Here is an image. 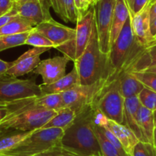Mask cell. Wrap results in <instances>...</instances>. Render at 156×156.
<instances>
[{"mask_svg": "<svg viewBox=\"0 0 156 156\" xmlns=\"http://www.w3.org/2000/svg\"><path fill=\"white\" fill-rule=\"evenodd\" d=\"M95 118L96 108L93 103L80 109L64 131L60 145L82 156H103L94 129Z\"/></svg>", "mask_w": 156, "mask_h": 156, "instance_id": "6da1fadb", "label": "cell"}, {"mask_svg": "<svg viewBox=\"0 0 156 156\" xmlns=\"http://www.w3.org/2000/svg\"><path fill=\"white\" fill-rule=\"evenodd\" d=\"M74 62L80 85H91L103 78H108V55L100 49L95 22L87 46Z\"/></svg>", "mask_w": 156, "mask_h": 156, "instance_id": "7a4b0ae2", "label": "cell"}, {"mask_svg": "<svg viewBox=\"0 0 156 156\" xmlns=\"http://www.w3.org/2000/svg\"><path fill=\"white\" fill-rule=\"evenodd\" d=\"M136 41L132 28L131 16L127 19L120 34L108 55V77H115L125 69L129 61L142 48Z\"/></svg>", "mask_w": 156, "mask_h": 156, "instance_id": "3957f363", "label": "cell"}, {"mask_svg": "<svg viewBox=\"0 0 156 156\" xmlns=\"http://www.w3.org/2000/svg\"><path fill=\"white\" fill-rule=\"evenodd\" d=\"M92 103L97 110L107 119L123 124L125 98L121 94L119 76L109 77Z\"/></svg>", "mask_w": 156, "mask_h": 156, "instance_id": "277c9868", "label": "cell"}, {"mask_svg": "<svg viewBox=\"0 0 156 156\" xmlns=\"http://www.w3.org/2000/svg\"><path fill=\"white\" fill-rule=\"evenodd\" d=\"M64 130L59 128H41L31 132L16 146L3 154L14 156H34L61 143Z\"/></svg>", "mask_w": 156, "mask_h": 156, "instance_id": "5b68a950", "label": "cell"}, {"mask_svg": "<svg viewBox=\"0 0 156 156\" xmlns=\"http://www.w3.org/2000/svg\"><path fill=\"white\" fill-rule=\"evenodd\" d=\"M55 110L38 108L9 114L0 122V131L16 129L30 132L42 128L52 117L56 115Z\"/></svg>", "mask_w": 156, "mask_h": 156, "instance_id": "8992f818", "label": "cell"}, {"mask_svg": "<svg viewBox=\"0 0 156 156\" xmlns=\"http://www.w3.org/2000/svg\"><path fill=\"white\" fill-rule=\"evenodd\" d=\"M95 22L94 5L87 11L77 16L76 25V36L70 42L57 48L64 55L68 57L70 61H76L84 51L90 38L93 26Z\"/></svg>", "mask_w": 156, "mask_h": 156, "instance_id": "52a82bcc", "label": "cell"}, {"mask_svg": "<svg viewBox=\"0 0 156 156\" xmlns=\"http://www.w3.org/2000/svg\"><path fill=\"white\" fill-rule=\"evenodd\" d=\"M41 86L34 79L20 80L5 74L0 78V103L7 104L27 97L41 96Z\"/></svg>", "mask_w": 156, "mask_h": 156, "instance_id": "ba28073f", "label": "cell"}, {"mask_svg": "<svg viewBox=\"0 0 156 156\" xmlns=\"http://www.w3.org/2000/svg\"><path fill=\"white\" fill-rule=\"evenodd\" d=\"M116 0H98L94 5L95 25L100 49L103 55L110 51V31Z\"/></svg>", "mask_w": 156, "mask_h": 156, "instance_id": "9c48e42d", "label": "cell"}, {"mask_svg": "<svg viewBox=\"0 0 156 156\" xmlns=\"http://www.w3.org/2000/svg\"><path fill=\"white\" fill-rule=\"evenodd\" d=\"M108 79L109 77L103 78L91 85L78 84L72 89L62 93L64 106L73 109L76 113L80 109L92 103L96 94Z\"/></svg>", "mask_w": 156, "mask_h": 156, "instance_id": "30bf717a", "label": "cell"}, {"mask_svg": "<svg viewBox=\"0 0 156 156\" xmlns=\"http://www.w3.org/2000/svg\"><path fill=\"white\" fill-rule=\"evenodd\" d=\"M13 7L21 18L25 19L34 27L52 19L49 11L51 7L49 1L31 0L19 4L14 2Z\"/></svg>", "mask_w": 156, "mask_h": 156, "instance_id": "8fae6325", "label": "cell"}, {"mask_svg": "<svg viewBox=\"0 0 156 156\" xmlns=\"http://www.w3.org/2000/svg\"><path fill=\"white\" fill-rule=\"evenodd\" d=\"M69 61V58L65 55L43 60L33 70V73L41 76L42 85H50L66 74V68Z\"/></svg>", "mask_w": 156, "mask_h": 156, "instance_id": "7c38bea8", "label": "cell"}, {"mask_svg": "<svg viewBox=\"0 0 156 156\" xmlns=\"http://www.w3.org/2000/svg\"><path fill=\"white\" fill-rule=\"evenodd\" d=\"M34 28L53 42L55 48L70 42L76 36L75 28H69L58 23L53 19L43 22Z\"/></svg>", "mask_w": 156, "mask_h": 156, "instance_id": "4fadbf2b", "label": "cell"}, {"mask_svg": "<svg viewBox=\"0 0 156 156\" xmlns=\"http://www.w3.org/2000/svg\"><path fill=\"white\" fill-rule=\"evenodd\" d=\"M49 48H33L22 54L17 60L12 62V65L5 74L8 76L19 77L32 72L41 62L40 56L47 51Z\"/></svg>", "mask_w": 156, "mask_h": 156, "instance_id": "5bb4252c", "label": "cell"}, {"mask_svg": "<svg viewBox=\"0 0 156 156\" xmlns=\"http://www.w3.org/2000/svg\"><path fill=\"white\" fill-rule=\"evenodd\" d=\"M96 122L112 132L114 136L119 139L129 155L132 156L133 148L135 145L138 143L139 139L128 127L126 126L125 125L118 123L115 121L107 119L103 114L97 111V109H96Z\"/></svg>", "mask_w": 156, "mask_h": 156, "instance_id": "9a60e30c", "label": "cell"}, {"mask_svg": "<svg viewBox=\"0 0 156 156\" xmlns=\"http://www.w3.org/2000/svg\"><path fill=\"white\" fill-rule=\"evenodd\" d=\"M151 3H149L143 10L138 14L131 16L132 28L135 38L138 44L145 47L154 40L151 33V19H150V8Z\"/></svg>", "mask_w": 156, "mask_h": 156, "instance_id": "2e32d148", "label": "cell"}, {"mask_svg": "<svg viewBox=\"0 0 156 156\" xmlns=\"http://www.w3.org/2000/svg\"><path fill=\"white\" fill-rule=\"evenodd\" d=\"M156 65V39L143 47L127 64L122 71L139 72ZM122 72V71H121Z\"/></svg>", "mask_w": 156, "mask_h": 156, "instance_id": "e0dca14e", "label": "cell"}, {"mask_svg": "<svg viewBox=\"0 0 156 156\" xmlns=\"http://www.w3.org/2000/svg\"><path fill=\"white\" fill-rule=\"evenodd\" d=\"M141 103L138 97L125 99L124 103V122L122 125L128 127L137 137L139 141L148 142L139 126L137 120V113Z\"/></svg>", "mask_w": 156, "mask_h": 156, "instance_id": "ac0fdd59", "label": "cell"}, {"mask_svg": "<svg viewBox=\"0 0 156 156\" xmlns=\"http://www.w3.org/2000/svg\"><path fill=\"white\" fill-rule=\"evenodd\" d=\"M129 9L126 0H116L114 7L112 16V27L110 31V48L115 41L119 34H120L124 25L129 17Z\"/></svg>", "mask_w": 156, "mask_h": 156, "instance_id": "d6986e66", "label": "cell"}, {"mask_svg": "<svg viewBox=\"0 0 156 156\" xmlns=\"http://www.w3.org/2000/svg\"><path fill=\"white\" fill-rule=\"evenodd\" d=\"M80 84V79L77 70L73 67L71 71L67 74L64 75L60 80L50 85H40L41 86V94H62L65 91L72 89L76 85Z\"/></svg>", "mask_w": 156, "mask_h": 156, "instance_id": "ffe728a7", "label": "cell"}, {"mask_svg": "<svg viewBox=\"0 0 156 156\" xmlns=\"http://www.w3.org/2000/svg\"><path fill=\"white\" fill-rule=\"evenodd\" d=\"M119 80L121 94L125 99L138 97L145 87L131 72H121L119 75Z\"/></svg>", "mask_w": 156, "mask_h": 156, "instance_id": "44dd1931", "label": "cell"}, {"mask_svg": "<svg viewBox=\"0 0 156 156\" xmlns=\"http://www.w3.org/2000/svg\"><path fill=\"white\" fill-rule=\"evenodd\" d=\"M31 132L33 131L25 132L16 129L0 131V153H5L11 150L25 139Z\"/></svg>", "mask_w": 156, "mask_h": 156, "instance_id": "7402d4cb", "label": "cell"}, {"mask_svg": "<svg viewBox=\"0 0 156 156\" xmlns=\"http://www.w3.org/2000/svg\"><path fill=\"white\" fill-rule=\"evenodd\" d=\"M76 112L68 107H64L57 111L56 115L42 127V128H59L65 130L74 120Z\"/></svg>", "mask_w": 156, "mask_h": 156, "instance_id": "603a6c76", "label": "cell"}, {"mask_svg": "<svg viewBox=\"0 0 156 156\" xmlns=\"http://www.w3.org/2000/svg\"><path fill=\"white\" fill-rule=\"evenodd\" d=\"M137 120L139 126L142 129L147 141L149 143L153 142V132L154 129V122L153 112L142 105L137 113Z\"/></svg>", "mask_w": 156, "mask_h": 156, "instance_id": "cb8c5ba5", "label": "cell"}, {"mask_svg": "<svg viewBox=\"0 0 156 156\" xmlns=\"http://www.w3.org/2000/svg\"><path fill=\"white\" fill-rule=\"evenodd\" d=\"M33 28L34 26H32L25 19L19 16L4 25L3 27L0 28V35H10L29 32Z\"/></svg>", "mask_w": 156, "mask_h": 156, "instance_id": "d4e9b609", "label": "cell"}, {"mask_svg": "<svg viewBox=\"0 0 156 156\" xmlns=\"http://www.w3.org/2000/svg\"><path fill=\"white\" fill-rule=\"evenodd\" d=\"M94 129H95V133L97 135V139H98L99 145H100L103 156H124L108 140L107 138L105 136L102 131L101 126L96 122V119Z\"/></svg>", "mask_w": 156, "mask_h": 156, "instance_id": "484cf974", "label": "cell"}, {"mask_svg": "<svg viewBox=\"0 0 156 156\" xmlns=\"http://www.w3.org/2000/svg\"><path fill=\"white\" fill-rule=\"evenodd\" d=\"M29 32L10 35H0V51L25 44Z\"/></svg>", "mask_w": 156, "mask_h": 156, "instance_id": "4316f807", "label": "cell"}, {"mask_svg": "<svg viewBox=\"0 0 156 156\" xmlns=\"http://www.w3.org/2000/svg\"><path fill=\"white\" fill-rule=\"evenodd\" d=\"M25 44L34 46L36 48H55V45L48 37L43 35L41 33L36 31L34 28L29 31L25 41Z\"/></svg>", "mask_w": 156, "mask_h": 156, "instance_id": "83f0119b", "label": "cell"}, {"mask_svg": "<svg viewBox=\"0 0 156 156\" xmlns=\"http://www.w3.org/2000/svg\"><path fill=\"white\" fill-rule=\"evenodd\" d=\"M141 105L151 111L156 109V92L144 87L138 96Z\"/></svg>", "mask_w": 156, "mask_h": 156, "instance_id": "f1b7e54d", "label": "cell"}, {"mask_svg": "<svg viewBox=\"0 0 156 156\" xmlns=\"http://www.w3.org/2000/svg\"><path fill=\"white\" fill-rule=\"evenodd\" d=\"M145 87L156 92V74L147 71L131 72Z\"/></svg>", "mask_w": 156, "mask_h": 156, "instance_id": "f546056e", "label": "cell"}, {"mask_svg": "<svg viewBox=\"0 0 156 156\" xmlns=\"http://www.w3.org/2000/svg\"><path fill=\"white\" fill-rule=\"evenodd\" d=\"M132 156H156V148L153 144L139 141L133 148Z\"/></svg>", "mask_w": 156, "mask_h": 156, "instance_id": "4dcf8cb0", "label": "cell"}, {"mask_svg": "<svg viewBox=\"0 0 156 156\" xmlns=\"http://www.w3.org/2000/svg\"><path fill=\"white\" fill-rule=\"evenodd\" d=\"M34 156H82L76 154L73 151H70L67 148H64L62 145H57L51 147L49 149L46 150L44 152L37 154Z\"/></svg>", "mask_w": 156, "mask_h": 156, "instance_id": "1f68e13d", "label": "cell"}, {"mask_svg": "<svg viewBox=\"0 0 156 156\" xmlns=\"http://www.w3.org/2000/svg\"><path fill=\"white\" fill-rule=\"evenodd\" d=\"M65 9L66 16L69 22H76L77 20V9L76 7L74 0H63Z\"/></svg>", "mask_w": 156, "mask_h": 156, "instance_id": "d6a6232c", "label": "cell"}, {"mask_svg": "<svg viewBox=\"0 0 156 156\" xmlns=\"http://www.w3.org/2000/svg\"><path fill=\"white\" fill-rule=\"evenodd\" d=\"M99 125H100V124H99ZM100 126H101L102 131H103V134L105 135V136L107 138L108 140H109V142H110L111 143H112V145H113L114 146L117 148V149L119 150V152H120L121 154H123L124 156H129L128 154V153L126 151V150L124 149L123 146H122V145L121 144V142L119 141V139H117V138L114 136L113 133H112V132L109 131V130L108 129H106V127L103 126H102V125H100Z\"/></svg>", "mask_w": 156, "mask_h": 156, "instance_id": "836d02e7", "label": "cell"}, {"mask_svg": "<svg viewBox=\"0 0 156 156\" xmlns=\"http://www.w3.org/2000/svg\"><path fill=\"white\" fill-rule=\"evenodd\" d=\"M50 3L51 8L61 17V19L64 22H68L69 21L66 16L65 9H64V1L63 0H50Z\"/></svg>", "mask_w": 156, "mask_h": 156, "instance_id": "e575fe53", "label": "cell"}, {"mask_svg": "<svg viewBox=\"0 0 156 156\" xmlns=\"http://www.w3.org/2000/svg\"><path fill=\"white\" fill-rule=\"evenodd\" d=\"M151 3V0H134L131 11L129 12L132 16L138 14L143 10L147 5Z\"/></svg>", "mask_w": 156, "mask_h": 156, "instance_id": "d590c367", "label": "cell"}, {"mask_svg": "<svg viewBox=\"0 0 156 156\" xmlns=\"http://www.w3.org/2000/svg\"><path fill=\"white\" fill-rule=\"evenodd\" d=\"M18 17H19V14H18L17 11H16L14 9V7H13L9 12H7L6 14L3 15V16H2L0 17V28L3 27L4 25H5L6 24H8L9 22L14 20L15 19H16V18Z\"/></svg>", "mask_w": 156, "mask_h": 156, "instance_id": "8d00e7d4", "label": "cell"}, {"mask_svg": "<svg viewBox=\"0 0 156 156\" xmlns=\"http://www.w3.org/2000/svg\"><path fill=\"white\" fill-rule=\"evenodd\" d=\"M13 0H0V17L6 14L13 8Z\"/></svg>", "mask_w": 156, "mask_h": 156, "instance_id": "74e56055", "label": "cell"}, {"mask_svg": "<svg viewBox=\"0 0 156 156\" xmlns=\"http://www.w3.org/2000/svg\"><path fill=\"white\" fill-rule=\"evenodd\" d=\"M11 65L12 62H7V61L0 59V78L5 74V73L8 70V69L11 67Z\"/></svg>", "mask_w": 156, "mask_h": 156, "instance_id": "f35d334b", "label": "cell"}, {"mask_svg": "<svg viewBox=\"0 0 156 156\" xmlns=\"http://www.w3.org/2000/svg\"><path fill=\"white\" fill-rule=\"evenodd\" d=\"M9 114V111L5 105L0 103V122Z\"/></svg>", "mask_w": 156, "mask_h": 156, "instance_id": "ab89813d", "label": "cell"}, {"mask_svg": "<svg viewBox=\"0 0 156 156\" xmlns=\"http://www.w3.org/2000/svg\"><path fill=\"white\" fill-rule=\"evenodd\" d=\"M156 18V1L154 3L151 4V8H150V19L151 22Z\"/></svg>", "mask_w": 156, "mask_h": 156, "instance_id": "60d3db41", "label": "cell"}, {"mask_svg": "<svg viewBox=\"0 0 156 156\" xmlns=\"http://www.w3.org/2000/svg\"><path fill=\"white\" fill-rule=\"evenodd\" d=\"M151 33L153 37H154L156 35V18L151 22Z\"/></svg>", "mask_w": 156, "mask_h": 156, "instance_id": "b9f144b4", "label": "cell"}, {"mask_svg": "<svg viewBox=\"0 0 156 156\" xmlns=\"http://www.w3.org/2000/svg\"><path fill=\"white\" fill-rule=\"evenodd\" d=\"M142 71L150 72V73H154V74H156V65L149 67V68L146 69V70H142Z\"/></svg>", "mask_w": 156, "mask_h": 156, "instance_id": "7bdbcfd3", "label": "cell"}, {"mask_svg": "<svg viewBox=\"0 0 156 156\" xmlns=\"http://www.w3.org/2000/svg\"><path fill=\"white\" fill-rule=\"evenodd\" d=\"M153 145L156 148V127H154V132H153Z\"/></svg>", "mask_w": 156, "mask_h": 156, "instance_id": "ee69618b", "label": "cell"}, {"mask_svg": "<svg viewBox=\"0 0 156 156\" xmlns=\"http://www.w3.org/2000/svg\"><path fill=\"white\" fill-rule=\"evenodd\" d=\"M126 3L127 5H128V7L129 9V12H130L132 9V7H133V2H134V0H126Z\"/></svg>", "mask_w": 156, "mask_h": 156, "instance_id": "f6af8a7d", "label": "cell"}, {"mask_svg": "<svg viewBox=\"0 0 156 156\" xmlns=\"http://www.w3.org/2000/svg\"><path fill=\"white\" fill-rule=\"evenodd\" d=\"M28 1H31V0H14V2L15 3H23V2H28ZM43 1H49L50 2V0H43Z\"/></svg>", "mask_w": 156, "mask_h": 156, "instance_id": "bcb514c9", "label": "cell"}, {"mask_svg": "<svg viewBox=\"0 0 156 156\" xmlns=\"http://www.w3.org/2000/svg\"><path fill=\"white\" fill-rule=\"evenodd\" d=\"M74 1H75V4H76V9H77V12H78V13H79V12H80V0H74Z\"/></svg>", "mask_w": 156, "mask_h": 156, "instance_id": "7dc6e473", "label": "cell"}, {"mask_svg": "<svg viewBox=\"0 0 156 156\" xmlns=\"http://www.w3.org/2000/svg\"><path fill=\"white\" fill-rule=\"evenodd\" d=\"M153 118H154V127H156V109L154 111H153Z\"/></svg>", "mask_w": 156, "mask_h": 156, "instance_id": "c3c4849f", "label": "cell"}, {"mask_svg": "<svg viewBox=\"0 0 156 156\" xmlns=\"http://www.w3.org/2000/svg\"><path fill=\"white\" fill-rule=\"evenodd\" d=\"M0 156H14V155H11V154H3V153H0Z\"/></svg>", "mask_w": 156, "mask_h": 156, "instance_id": "681fc988", "label": "cell"}, {"mask_svg": "<svg viewBox=\"0 0 156 156\" xmlns=\"http://www.w3.org/2000/svg\"><path fill=\"white\" fill-rule=\"evenodd\" d=\"M155 1H156V0H151V4L154 3V2H155Z\"/></svg>", "mask_w": 156, "mask_h": 156, "instance_id": "f907efd6", "label": "cell"}, {"mask_svg": "<svg viewBox=\"0 0 156 156\" xmlns=\"http://www.w3.org/2000/svg\"><path fill=\"white\" fill-rule=\"evenodd\" d=\"M97 1H98V0H94V2H97ZM94 4H95V3H94Z\"/></svg>", "mask_w": 156, "mask_h": 156, "instance_id": "816d5d0a", "label": "cell"}, {"mask_svg": "<svg viewBox=\"0 0 156 156\" xmlns=\"http://www.w3.org/2000/svg\"><path fill=\"white\" fill-rule=\"evenodd\" d=\"M154 39H156V35L154 36Z\"/></svg>", "mask_w": 156, "mask_h": 156, "instance_id": "f5cc1de1", "label": "cell"}, {"mask_svg": "<svg viewBox=\"0 0 156 156\" xmlns=\"http://www.w3.org/2000/svg\"><path fill=\"white\" fill-rule=\"evenodd\" d=\"M13 1H14V0H13Z\"/></svg>", "mask_w": 156, "mask_h": 156, "instance_id": "db71d44e", "label": "cell"}]
</instances>
